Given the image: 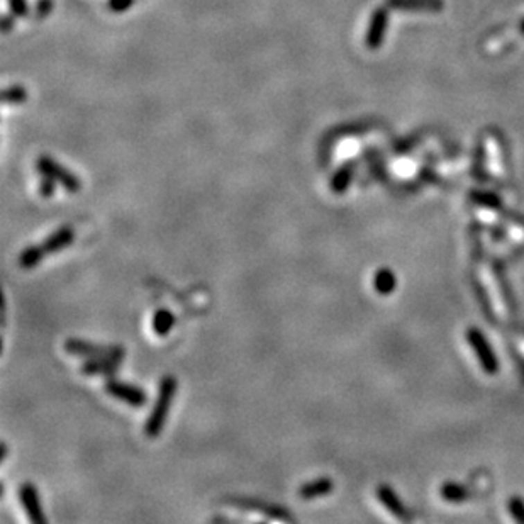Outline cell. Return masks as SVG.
<instances>
[{"label":"cell","instance_id":"obj_21","mask_svg":"<svg viewBox=\"0 0 524 524\" xmlns=\"http://www.w3.org/2000/svg\"><path fill=\"white\" fill-rule=\"evenodd\" d=\"M16 16L14 14H7V16H3L2 19V33H10L14 29V26H16V19H14Z\"/></svg>","mask_w":524,"mask_h":524},{"label":"cell","instance_id":"obj_11","mask_svg":"<svg viewBox=\"0 0 524 524\" xmlns=\"http://www.w3.org/2000/svg\"><path fill=\"white\" fill-rule=\"evenodd\" d=\"M334 489L333 480L329 477H319L314 478V480L306 482L301 489H299V496L302 497L304 500H311V499H317V497L328 496L331 494Z\"/></svg>","mask_w":524,"mask_h":524},{"label":"cell","instance_id":"obj_20","mask_svg":"<svg viewBox=\"0 0 524 524\" xmlns=\"http://www.w3.org/2000/svg\"><path fill=\"white\" fill-rule=\"evenodd\" d=\"M53 10V0H37L36 7H34V16L36 19H44L51 14Z\"/></svg>","mask_w":524,"mask_h":524},{"label":"cell","instance_id":"obj_16","mask_svg":"<svg viewBox=\"0 0 524 524\" xmlns=\"http://www.w3.org/2000/svg\"><path fill=\"white\" fill-rule=\"evenodd\" d=\"M392 287H394V277L390 275V272H387V270L378 272L377 277H375V288H377L378 292H382V294H387V292H389Z\"/></svg>","mask_w":524,"mask_h":524},{"label":"cell","instance_id":"obj_15","mask_svg":"<svg viewBox=\"0 0 524 524\" xmlns=\"http://www.w3.org/2000/svg\"><path fill=\"white\" fill-rule=\"evenodd\" d=\"M26 98H28V90L22 85H10L3 89L2 92V101L7 105L22 104V102H26Z\"/></svg>","mask_w":524,"mask_h":524},{"label":"cell","instance_id":"obj_9","mask_svg":"<svg viewBox=\"0 0 524 524\" xmlns=\"http://www.w3.org/2000/svg\"><path fill=\"white\" fill-rule=\"evenodd\" d=\"M387 6L409 12H439L443 9V0H387Z\"/></svg>","mask_w":524,"mask_h":524},{"label":"cell","instance_id":"obj_13","mask_svg":"<svg viewBox=\"0 0 524 524\" xmlns=\"http://www.w3.org/2000/svg\"><path fill=\"white\" fill-rule=\"evenodd\" d=\"M353 173H355V163L348 161L338 168V172L331 178V191L334 193H343L348 189L349 182H351Z\"/></svg>","mask_w":524,"mask_h":524},{"label":"cell","instance_id":"obj_18","mask_svg":"<svg viewBox=\"0 0 524 524\" xmlns=\"http://www.w3.org/2000/svg\"><path fill=\"white\" fill-rule=\"evenodd\" d=\"M136 0H107V7L111 12L116 14H123L128 12L132 6H134Z\"/></svg>","mask_w":524,"mask_h":524},{"label":"cell","instance_id":"obj_6","mask_svg":"<svg viewBox=\"0 0 524 524\" xmlns=\"http://www.w3.org/2000/svg\"><path fill=\"white\" fill-rule=\"evenodd\" d=\"M19 499H21L22 507L28 514L29 521L33 524H46L48 519L43 512V506L40 500V492L33 482H24L19 489Z\"/></svg>","mask_w":524,"mask_h":524},{"label":"cell","instance_id":"obj_5","mask_svg":"<svg viewBox=\"0 0 524 524\" xmlns=\"http://www.w3.org/2000/svg\"><path fill=\"white\" fill-rule=\"evenodd\" d=\"M226 503L233 504V506L250 509V511H254V512H261V514L268 516V518H272V519H280V521H295V518L290 514V511L286 507L279 506V504L263 503V500H256V499H246V497H234V499H227Z\"/></svg>","mask_w":524,"mask_h":524},{"label":"cell","instance_id":"obj_23","mask_svg":"<svg viewBox=\"0 0 524 524\" xmlns=\"http://www.w3.org/2000/svg\"><path fill=\"white\" fill-rule=\"evenodd\" d=\"M521 33H523V34H524V21H523V22H521Z\"/></svg>","mask_w":524,"mask_h":524},{"label":"cell","instance_id":"obj_10","mask_svg":"<svg viewBox=\"0 0 524 524\" xmlns=\"http://www.w3.org/2000/svg\"><path fill=\"white\" fill-rule=\"evenodd\" d=\"M121 362L119 360H109V358H94L89 360V362L82 363L80 367V372L83 375H98V377H112V375L117 374L119 370Z\"/></svg>","mask_w":524,"mask_h":524},{"label":"cell","instance_id":"obj_19","mask_svg":"<svg viewBox=\"0 0 524 524\" xmlns=\"http://www.w3.org/2000/svg\"><path fill=\"white\" fill-rule=\"evenodd\" d=\"M9 7L16 17H26L29 14L28 0H9Z\"/></svg>","mask_w":524,"mask_h":524},{"label":"cell","instance_id":"obj_14","mask_svg":"<svg viewBox=\"0 0 524 524\" xmlns=\"http://www.w3.org/2000/svg\"><path fill=\"white\" fill-rule=\"evenodd\" d=\"M175 326V316L168 309H158L153 316V331L157 336L165 338Z\"/></svg>","mask_w":524,"mask_h":524},{"label":"cell","instance_id":"obj_7","mask_svg":"<svg viewBox=\"0 0 524 524\" xmlns=\"http://www.w3.org/2000/svg\"><path fill=\"white\" fill-rule=\"evenodd\" d=\"M387 22H389V14H387L385 7H377L370 17V24H368L365 44L368 49H377L383 44L387 33Z\"/></svg>","mask_w":524,"mask_h":524},{"label":"cell","instance_id":"obj_3","mask_svg":"<svg viewBox=\"0 0 524 524\" xmlns=\"http://www.w3.org/2000/svg\"><path fill=\"white\" fill-rule=\"evenodd\" d=\"M36 168L41 175H48L53 180L58 182L60 185L70 193H77L82 189L77 175H73L68 168H64L62 163L56 161L55 158L48 157V155H41L36 159Z\"/></svg>","mask_w":524,"mask_h":524},{"label":"cell","instance_id":"obj_2","mask_svg":"<svg viewBox=\"0 0 524 524\" xmlns=\"http://www.w3.org/2000/svg\"><path fill=\"white\" fill-rule=\"evenodd\" d=\"M64 351L87 360L109 358L121 362L126 356V349L121 344H98L92 343V341L80 340V338H70V340L64 341Z\"/></svg>","mask_w":524,"mask_h":524},{"label":"cell","instance_id":"obj_17","mask_svg":"<svg viewBox=\"0 0 524 524\" xmlns=\"http://www.w3.org/2000/svg\"><path fill=\"white\" fill-rule=\"evenodd\" d=\"M56 184H58V182L53 180L51 177H48V175H43V180L40 182V193H41V197H44V199H49V197L55 195Z\"/></svg>","mask_w":524,"mask_h":524},{"label":"cell","instance_id":"obj_1","mask_svg":"<svg viewBox=\"0 0 524 524\" xmlns=\"http://www.w3.org/2000/svg\"><path fill=\"white\" fill-rule=\"evenodd\" d=\"M177 378L172 377V375H166V377H163L159 381L157 402H155L153 409H151L150 416H148L146 423H144V435L148 438H157V436L161 435L166 419H168L172 401L175 394H177Z\"/></svg>","mask_w":524,"mask_h":524},{"label":"cell","instance_id":"obj_12","mask_svg":"<svg viewBox=\"0 0 524 524\" xmlns=\"http://www.w3.org/2000/svg\"><path fill=\"white\" fill-rule=\"evenodd\" d=\"M44 256H46V253H44L41 245L26 246V248L19 253L17 263L19 267L24 268V270H33V268H36L37 265L44 260Z\"/></svg>","mask_w":524,"mask_h":524},{"label":"cell","instance_id":"obj_4","mask_svg":"<svg viewBox=\"0 0 524 524\" xmlns=\"http://www.w3.org/2000/svg\"><path fill=\"white\" fill-rule=\"evenodd\" d=\"M104 390L109 394V396L126 402V404L131 405V408H144L148 402L146 392H144L141 387L116 381V378H109V381L104 383Z\"/></svg>","mask_w":524,"mask_h":524},{"label":"cell","instance_id":"obj_22","mask_svg":"<svg viewBox=\"0 0 524 524\" xmlns=\"http://www.w3.org/2000/svg\"><path fill=\"white\" fill-rule=\"evenodd\" d=\"M7 450H9V448H7V443L2 442V462L7 458Z\"/></svg>","mask_w":524,"mask_h":524},{"label":"cell","instance_id":"obj_8","mask_svg":"<svg viewBox=\"0 0 524 524\" xmlns=\"http://www.w3.org/2000/svg\"><path fill=\"white\" fill-rule=\"evenodd\" d=\"M73 241H75L73 227L62 226L60 229H56L55 233L49 234L41 246H43L44 253L51 254V253H58V252H62V250L68 248V246L73 245Z\"/></svg>","mask_w":524,"mask_h":524}]
</instances>
